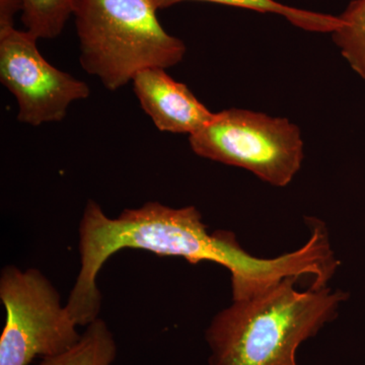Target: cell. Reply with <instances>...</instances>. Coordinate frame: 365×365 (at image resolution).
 <instances>
[{"instance_id":"obj_1","label":"cell","mask_w":365,"mask_h":365,"mask_svg":"<svg viewBox=\"0 0 365 365\" xmlns=\"http://www.w3.org/2000/svg\"><path fill=\"white\" fill-rule=\"evenodd\" d=\"M78 234L81 270L66 306L81 327L100 318L102 294L98 274L110 257L123 249L181 257L191 264H220L230 271L232 299L259 294L287 277H302L309 269V258L302 250L273 259L257 258L242 248L234 232H209L195 206L172 208L146 202L111 218L96 201L88 200Z\"/></svg>"},{"instance_id":"obj_2","label":"cell","mask_w":365,"mask_h":365,"mask_svg":"<svg viewBox=\"0 0 365 365\" xmlns=\"http://www.w3.org/2000/svg\"><path fill=\"white\" fill-rule=\"evenodd\" d=\"M287 277L263 292L232 299L206 329L209 365H299L302 343L337 318L349 299L344 290L329 287L295 288Z\"/></svg>"},{"instance_id":"obj_3","label":"cell","mask_w":365,"mask_h":365,"mask_svg":"<svg viewBox=\"0 0 365 365\" xmlns=\"http://www.w3.org/2000/svg\"><path fill=\"white\" fill-rule=\"evenodd\" d=\"M157 13L153 0H78L72 18L86 73L115 91L145 69L178 66L186 45L163 29Z\"/></svg>"},{"instance_id":"obj_4","label":"cell","mask_w":365,"mask_h":365,"mask_svg":"<svg viewBox=\"0 0 365 365\" xmlns=\"http://www.w3.org/2000/svg\"><path fill=\"white\" fill-rule=\"evenodd\" d=\"M199 157L241 168L274 187H287L304 162L302 132L282 117L250 110L215 113L202 129L189 136Z\"/></svg>"},{"instance_id":"obj_5","label":"cell","mask_w":365,"mask_h":365,"mask_svg":"<svg viewBox=\"0 0 365 365\" xmlns=\"http://www.w3.org/2000/svg\"><path fill=\"white\" fill-rule=\"evenodd\" d=\"M0 299L6 312L0 365H29L38 356L61 354L81 339L78 324L62 306L58 290L38 269H2Z\"/></svg>"},{"instance_id":"obj_6","label":"cell","mask_w":365,"mask_h":365,"mask_svg":"<svg viewBox=\"0 0 365 365\" xmlns=\"http://www.w3.org/2000/svg\"><path fill=\"white\" fill-rule=\"evenodd\" d=\"M28 31L0 30V81L16 98L18 121L38 127L63 121L73 103L90 97V86L47 61Z\"/></svg>"},{"instance_id":"obj_7","label":"cell","mask_w":365,"mask_h":365,"mask_svg":"<svg viewBox=\"0 0 365 365\" xmlns=\"http://www.w3.org/2000/svg\"><path fill=\"white\" fill-rule=\"evenodd\" d=\"M132 86L141 109L160 131L190 136L206 126L215 115L167 69L139 72Z\"/></svg>"},{"instance_id":"obj_8","label":"cell","mask_w":365,"mask_h":365,"mask_svg":"<svg viewBox=\"0 0 365 365\" xmlns=\"http://www.w3.org/2000/svg\"><path fill=\"white\" fill-rule=\"evenodd\" d=\"M182 1L213 2L262 14H277L289 21L292 25L307 32L332 34L342 26V21L338 16L288 6L276 0H153V4H155V9L160 11Z\"/></svg>"},{"instance_id":"obj_9","label":"cell","mask_w":365,"mask_h":365,"mask_svg":"<svg viewBox=\"0 0 365 365\" xmlns=\"http://www.w3.org/2000/svg\"><path fill=\"white\" fill-rule=\"evenodd\" d=\"M117 351L114 335L104 319L98 318L86 327L81 339L71 349L42 359L38 365H112Z\"/></svg>"},{"instance_id":"obj_10","label":"cell","mask_w":365,"mask_h":365,"mask_svg":"<svg viewBox=\"0 0 365 365\" xmlns=\"http://www.w3.org/2000/svg\"><path fill=\"white\" fill-rule=\"evenodd\" d=\"M26 31L38 39L52 40L63 32L78 0H20Z\"/></svg>"},{"instance_id":"obj_11","label":"cell","mask_w":365,"mask_h":365,"mask_svg":"<svg viewBox=\"0 0 365 365\" xmlns=\"http://www.w3.org/2000/svg\"><path fill=\"white\" fill-rule=\"evenodd\" d=\"M334 43L353 71L365 81V0H352L340 16Z\"/></svg>"},{"instance_id":"obj_12","label":"cell","mask_w":365,"mask_h":365,"mask_svg":"<svg viewBox=\"0 0 365 365\" xmlns=\"http://www.w3.org/2000/svg\"><path fill=\"white\" fill-rule=\"evenodd\" d=\"M21 13L20 0H0V30L13 28L14 16Z\"/></svg>"}]
</instances>
